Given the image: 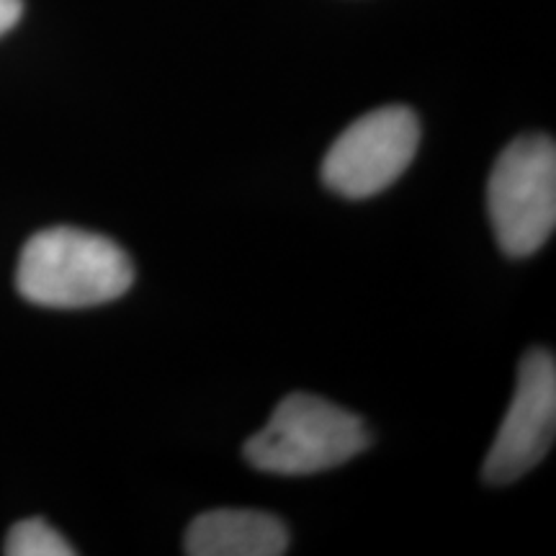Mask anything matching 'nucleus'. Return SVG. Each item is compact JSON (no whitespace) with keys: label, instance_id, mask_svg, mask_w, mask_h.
I'll use <instances>...</instances> for the list:
<instances>
[{"label":"nucleus","instance_id":"obj_5","mask_svg":"<svg viewBox=\"0 0 556 556\" xmlns=\"http://www.w3.org/2000/svg\"><path fill=\"white\" fill-rule=\"evenodd\" d=\"M556 435V361L546 348L528 351L518 366V384L503 417L482 477L510 484L546 458Z\"/></svg>","mask_w":556,"mask_h":556},{"label":"nucleus","instance_id":"obj_1","mask_svg":"<svg viewBox=\"0 0 556 556\" xmlns=\"http://www.w3.org/2000/svg\"><path fill=\"white\" fill-rule=\"evenodd\" d=\"M135 283L129 255L103 235L50 227L21 250L16 289L26 302L52 309H83L114 302Z\"/></svg>","mask_w":556,"mask_h":556},{"label":"nucleus","instance_id":"obj_3","mask_svg":"<svg viewBox=\"0 0 556 556\" xmlns=\"http://www.w3.org/2000/svg\"><path fill=\"white\" fill-rule=\"evenodd\" d=\"M486 208L497 245L510 258L539 253L556 227V144L523 135L500 152L486 180Z\"/></svg>","mask_w":556,"mask_h":556},{"label":"nucleus","instance_id":"obj_6","mask_svg":"<svg viewBox=\"0 0 556 556\" xmlns=\"http://www.w3.org/2000/svg\"><path fill=\"white\" fill-rule=\"evenodd\" d=\"M289 531L276 516L242 507L201 513L186 531L191 556H278L287 552Z\"/></svg>","mask_w":556,"mask_h":556},{"label":"nucleus","instance_id":"obj_7","mask_svg":"<svg viewBox=\"0 0 556 556\" xmlns=\"http://www.w3.org/2000/svg\"><path fill=\"white\" fill-rule=\"evenodd\" d=\"M3 552L9 556H73L75 548L47 520L26 518L11 528Z\"/></svg>","mask_w":556,"mask_h":556},{"label":"nucleus","instance_id":"obj_8","mask_svg":"<svg viewBox=\"0 0 556 556\" xmlns=\"http://www.w3.org/2000/svg\"><path fill=\"white\" fill-rule=\"evenodd\" d=\"M21 13H24V0H0V37L18 24Z\"/></svg>","mask_w":556,"mask_h":556},{"label":"nucleus","instance_id":"obj_2","mask_svg":"<svg viewBox=\"0 0 556 556\" xmlns=\"http://www.w3.org/2000/svg\"><path fill=\"white\" fill-rule=\"evenodd\" d=\"M368 443L371 433L358 415L296 392L278 402L266 428L248 438L242 456L266 475L307 477L351 462Z\"/></svg>","mask_w":556,"mask_h":556},{"label":"nucleus","instance_id":"obj_4","mask_svg":"<svg viewBox=\"0 0 556 556\" xmlns=\"http://www.w3.org/2000/svg\"><path fill=\"white\" fill-rule=\"evenodd\" d=\"M420 148V122L407 106L374 109L340 131L323 160V184L345 199L387 191Z\"/></svg>","mask_w":556,"mask_h":556}]
</instances>
